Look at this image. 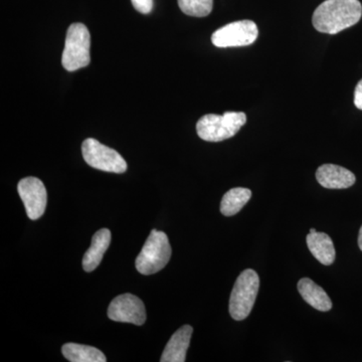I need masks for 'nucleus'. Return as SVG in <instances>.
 Returning a JSON list of instances; mask_svg holds the SVG:
<instances>
[{"instance_id":"obj_19","label":"nucleus","mask_w":362,"mask_h":362,"mask_svg":"<svg viewBox=\"0 0 362 362\" xmlns=\"http://www.w3.org/2000/svg\"><path fill=\"white\" fill-rule=\"evenodd\" d=\"M354 105L357 109L362 110V80L359 81L354 90Z\"/></svg>"},{"instance_id":"obj_13","label":"nucleus","mask_w":362,"mask_h":362,"mask_svg":"<svg viewBox=\"0 0 362 362\" xmlns=\"http://www.w3.org/2000/svg\"><path fill=\"white\" fill-rule=\"evenodd\" d=\"M309 251L322 265L330 266L334 263L337 252L334 244L327 233L310 232L306 238Z\"/></svg>"},{"instance_id":"obj_1","label":"nucleus","mask_w":362,"mask_h":362,"mask_svg":"<svg viewBox=\"0 0 362 362\" xmlns=\"http://www.w3.org/2000/svg\"><path fill=\"white\" fill-rule=\"evenodd\" d=\"M361 16L358 0H326L314 11L312 23L318 32L337 35L356 25Z\"/></svg>"},{"instance_id":"obj_20","label":"nucleus","mask_w":362,"mask_h":362,"mask_svg":"<svg viewBox=\"0 0 362 362\" xmlns=\"http://www.w3.org/2000/svg\"><path fill=\"white\" fill-rule=\"evenodd\" d=\"M358 246H359V249H361L362 251V226H361V230H359Z\"/></svg>"},{"instance_id":"obj_11","label":"nucleus","mask_w":362,"mask_h":362,"mask_svg":"<svg viewBox=\"0 0 362 362\" xmlns=\"http://www.w3.org/2000/svg\"><path fill=\"white\" fill-rule=\"evenodd\" d=\"M192 332H194V329L190 325L182 326L176 331L166 344L160 361L185 362Z\"/></svg>"},{"instance_id":"obj_14","label":"nucleus","mask_w":362,"mask_h":362,"mask_svg":"<svg viewBox=\"0 0 362 362\" xmlns=\"http://www.w3.org/2000/svg\"><path fill=\"white\" fill-rule=\"evenodd\" d=\"M298 291L302 298L316 310L327 312L332 308V301L323 288L309 278H302L298 282Z\"/></svg>"},{"instance_id":"obj_6","label":"nucleus","mask_w":362,"mask_h":362,"mask_svg":"<svg viewBox=\"0 0 362 362\" xmlns=\"http://www.w3.org/2000/svg\"><path fill=\"white\" fill-rule=\"evenodd\" d=\"M82 153L90 168L112 173H124L127 170L125 159L116 150L105 146L93 138L83 142Z\"/></svg>"},{"instance_id":"obj_16","label":"nucleus","mask_w":362,"mask_h":362,"mask_svg":"<svg viewBox=\"0 0 362 362\" xmlns=\"http://www.w3.org/2000/svg\"><path fill=\"white\" fill-rule=\"evenodd\" d=\"M252 192L249 188L235 187L228 190L221 202V213L226 216H235L242 211L251 199Z\"/></svg>"},{"instance_id":"obj_8","label":"nucleus","mask_w":362,"mask_h":362,"mask_svg":"<svg viewBox=\"0 0 362 362\" xmlns=\"http://www.w3.org/2000/svg\"><path fill=\"white\" fill-rule=\"evenodd\" d=\"M108 317L116 322L141 326L146 321V309L141 299L126 293L116 297L109 305Z\"/></svg>"},{"instance_id":"obj_3","label":"nucleus","mask_w":362,"mask_h":362,"mask_svg":"<svg viewBox=\"0 0 362 362\" xmlns=\"http://www.w3.org/2000/svg\"><path fill=\"white\" fill-rule=\"evenodd\" d=\"M171 246L168 235L153 230L135 261L137 271L142 275H152L168 265L171 258Z\"/></svg>"},{"instance_id":"obj_17","label":"nucleus","mask_w":362,"mask_h":362,"mask_svg":"<svg viewBox=\"0 0 362 362\" xmlns=\"http://www.w3.org/2000/svg\"><path fill=\"white\" fill-rule=\"evenodd\" d=\"M183 13L194 18H204L213 11L214 0H178Z\"/></svg>"},{"instance_id":"obj_15","label":"nucleus","mask_w":362,"mask_h":362,"mask_svg":"<svg viewBox=\"0 0 362 362\" xmlns=\"http://www.w3.org/2000/svg\"><path fill=\"white\" fill-rule=\"evenodd\" d=\"M62 352L66 361L71 362H105L106 356L101 350L88 345L66 343L62 347Z\"/></svg>"},{"instance_id":"obj_10","label":"nucleus","mask_w":362,"mask_h":362,"mask_svg":"<svg viewBox=\"0 0 362 362\" xmlns=\"http://www.w3.org/2000/svg\"><path fill=\"white\" fill-rule=\"evenodd\" d=\"M316 180L319 185L328 189H345L356 183V175L342 166L323 164L317 169Z\"/></svg>"},{"instance_id":"obj_5","label":"nucleus","mask_w":362,"mask_h":362,"mask_svg":"<svg viewBox=\"0 0 362 362\" xmlns=\"http://www.w3.org/2000/svg\"><path fill=\"white\" fill-rule=\"evenodd\" d=\"M90 35L87 26L83 23H73L66 32L65 49L62 64L69 71H75L89 65Z\"/></svg>"},{"instance_id":"obj_12","label":"nucleus","mask_w":362,"mask_h":362,"mask_svg":"<svg viewBox=\"0 0 362 362\" xmlns=\"http://www.w3.org/2000/svg\"><path fill=\"white\" fill-rule=\"evenodd\" d=\"M110 243L111 232L108 228H102L93 235L92 244L83 258V268L86 272L96 270L103 259L105 252L109 249Z\"/></svg>"},{"instance_id":"obj_9","label":"nucleus","mask_w":362,"mask_h":362,"mask_svg":"<svg viewBox=\"0 0 362 362\" xmlns=\"http://www.w3.org/2000/svg\"><path fill=\"white\" fill-rule=\"evenodd\" d=\"M18 192L30 220H39L47 207V194L42 181L37 177H25L18 182Z\"/></svg>"},{"instance_id":"obj_7","label":"nucleus","mask_w":362,"mask_h":362,"mask_svg":"<svg viewBox=\"0 0 362 362\" xmlns=\"http://www.w3.org/2000/svg\"><path fill=\"white\" fill-rule=\"evenodd\" d=\"M258 35V26L254 21H239L216 30L211 42L218 47H247L256 42Z\"/></svg>"},{"instance_id":"obj_18","label":"nucleus","mask_w":362,"mask_h":362,"mask_svg":"<svg viewBox=\"0 0 362 362\" xmlns=\"http://www.w3.org/2000/svg\"><path fill=\"white\" fill-rule=\"evenodd\" d=\"M136 11L140 13L148 14L153 8V0H131Z\"/></svg>"},{"instance_id":"obj_2","label":"nucleus","mask_w":362,"mask_h":362,"mask_svg":"<svg viewBox=\"0 0 362 362\" xmlns=\"http://www.w3.org/2000/svg\"><path fill=\"white\" fill-rule=\"evenodd\" d=\"M247 123L244 112H226L223 115L207 114L197 123V135L207 142H221L239 133Z\"/></svg>"},{"instance_id":"obj_4","label":"nucleus","mask_w":362,"mask_h":362,"mask_svg":"<svg viewBox=\"0 0 362 362\" xmlns=\"http://www.w3.org/2000/svg\"><path fill=\"white\" fill-rule=\"evenodd\" d=\"M259 288V278L257 272L247 269L240 273L230 298V314L233 319L242 321L250 315L256 302Z\"/></svg>"}]
</instances>
